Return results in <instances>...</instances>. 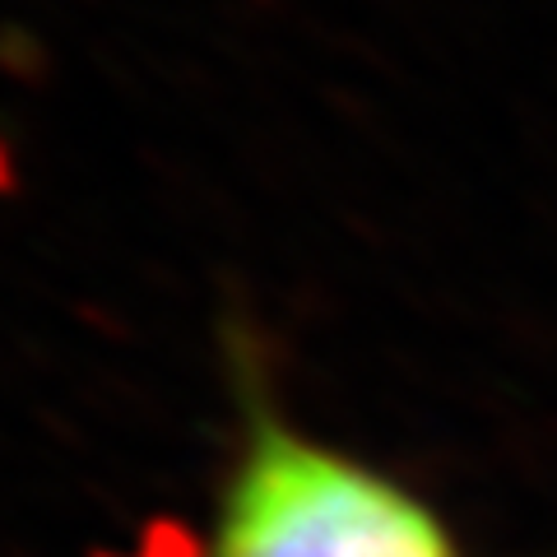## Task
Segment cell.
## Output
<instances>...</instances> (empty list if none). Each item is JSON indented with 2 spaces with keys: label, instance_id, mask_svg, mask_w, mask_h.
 Segmentation results:
<instances>
[{
  "label": "cell",
  "instance_id": "obj_1",
  "mask_svg": "<svg viewBox=\"0 0 557 557\" xmlns=\"http://www.w3.org/2000/svg\"><path fill=\"white\" fill-rule=\"evenodd\" d=\"M205 557H456L413 493L284 423H256Z\"/></svg>",
  "mask_w": 557,
  "mask_h": 557
}]
</instances>
